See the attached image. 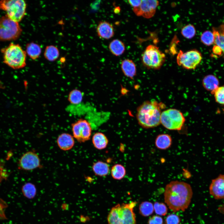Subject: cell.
I'll return each mask as SVG.
<instances>
[{"instance_id":"603a6c76","label":"cell","mask_w":224,"mask_h":224,"mask_svg":"<svg viewBox=\"0 0 224 224\" xmlns=\"http://www.w3.org/2000/svg\"><path fill=\"white\" fill-rule=\"evenodd\" d=\"M21 190L24 196L28 199H33L37 194L35 185L30 182H27L22 186Z\"/></svg>"},{"instance_id":"d6a6232c","label":"cell","mask_w":224,"mask_h":224,"mask_svg":"<svg viewBox=\"0 0 224 224\" xmlns=\"http://www.w3.org/2000/svg\"><path fill=\"white\" fill-rule=\"evenodd\" d=\"M180 219L177 215L170 214L168 215L165 220L166 224H179Z\"/></svg>"},{"instance_id":"836d02e7","label":"cell","mask_w":224,"mask_h":224,"mask_svg":"<svg viewBox=\"0 0 224 224\" xmlns=\"http://www.w3.org/2000/svg\"><path fill=\"white\" fill-rule=\"evenodd\" d=\"M148 224H163L162 218L158 216H153L149 219Z\"/></svg>"},{"instance_id":"5b68a950","label":"cell","mask_w":224,"mask_h":224,"mask_svg":"<svg viewBox=\"0 0 224 224\" xmlns=\"http://www.w3.org/2000/svg\"><path fill=\"white\" fill-rule=\"evenodd\" d=\"M26 4L23 0H4L0 1V9L6 12V15L16 22L20 21L26 12Z\"/></svg>"},{"instance_id":"277c9868","label":"cell","mask_w":224,"mask_h":224,"mask_svg":"<svg viewBox=\"0 0 224 224\" xmlns=\"http://www.w3.org/2000/svg\"><path fill=\"white\" fill-rule=\"evenodd\" d=\"M2 51L3 62L10 67L16 69L26 66V53L19 44L11 43Z\"/></svg>"},{"instance_id":"7a4b0ae2","label":"cell","mask_w":224,"mask_h":224,"mask_svg":"<svg viewBox=\"0 0 224 224\" xmlns=\"http://www.w3.org/2000/svg\"><path fill=\"white\" fill-rule=\"evenodd\" d=\"M165 108L162 103L155 100L146 101L137 109L136 117L139 124L143 128H154L161 124V109Z\"/></svg>"},{"instance_id":"7402d4cb","label":"cell","mask_w":224,"mask_h":224,"mask_svg":"<svg viewBox=\"0 0 224 224\" xmlns=\"http://www.w3.org/2000/svg\"><path fill=\"white\" fill-rule=\"evenodd\" d=\"M26 52L31 59L35 60L39 57L41 53V49L39 44L32 42L26 45Z\"/></svg>"},{"instance_id":"ac0fdd59","label":"cell","mask_w":224,"mask_h":224,"mask_svg":"<svg viewBox=\"0 0 224 224\" xmlns=\"http://www.w3.org/2000/svg\"><path fill=\"white\" fill-rule=\"evenodd\" d=\"M172 139L170 136L167 134H161L158 135L155 140L156 147L160 150H166L171 146Z\"/></svg>"},{"instance_id":"9a60e30c","label":"cell","mask_w":224,"mask_h":224,"mask_svg":"<svg viewBox=\"0 0 224 224\" xmlns=\"http://www.w3.org/2000/svg\"><path fill=\"white\" fill-rule=\"evenodd\" d=\"M96 31L98 36L104 39H109L114 35L113 26L105 21H101L99 22L96 28Z\"/></svg>"},{"instance_id":"cb8c5ba5","label":"cell","mask_w":224,"mask_h":224,"mask_svg":"<svg viewBox=\"0 0 224 224\" xmlns=\"http://www.w3.org/2000/svg\"><path fill=\"white\" fill-rule=\"evenodd\" d=\"M59 55V51L55 46L50 45L46 47L44 56L47 60L50 61H54L57 59Z\"/></svg>"},{"instance_id":"f546056e","label":"cell","mask_w":224,"mask_h":224,"mask_svg":"<svg viewBox=\"0 0 224 224\" xmlns=\"http://www.w3.org/2000/svg\"><path fill=\"white\" fill-rule=\"evenodd\" d=\"M201 42L205 45H210L214 42V37L213 33L207 30L203 32L201 35Z\"/></svg>"},{"instance_id":"e0dca14e","label":"cell","mask_w":224,"mask_h":224,"mask_svg":"<svg viewBox=\"0 0 224 224\" xmlns=\"http://www.w3.org/2000/svg\"><path fill=\"white\" fill-rule=\"evenodd\" d=\"M92 142L93 146L98 150H103L107 147L109 140L105 135L101 132L95 133L92 138Z\"/></svg>"},{"instance_id":"3957f363","label":"cell","mask_w":224,"mask_h":224,"mask_svg":"<svg viewBox=\"0 0 224 224\" xmlns=\"http://www.w3.org/2000/svg\"><path fill=\"white\" fill-rule=\"evenodd\" d=\"M137 202L117 204L111 209L107 217L108 224H136L134 208Z\"/></svg>"},{"instance_id":"8992f818","label":"cell","mask_w":224,"mask_h":224,"mask_svg":"<svg viewBox=\"0 0 224 224\" xmlns=\"http://www.w3.org/2000/svg\"><path fill=\"white\" fill-rule=\"evenodd\" d=\"M21 32L18 22L11 20L6 15L0 17V41L16 40Z\"/></svg>"},{"instance_id":"ba28073f","label":"cell","mask_w":224,"mask_h":224,"mask_svg":"<svg viewBox=\"0 0 224 224\" xmlns=\"http://www.w3.org/2000/svg\"><path fill=\"white\" fill-rule=\"evenodd\" d=\"M185 121L183 114L179 110L170 109L162 112L161 123L170 130H180Z\"/></svg>"},{"instance_id":"e575fe53","label":"cell","mask_w":224,"mask_h":224,"mask_svg":"<svg viewBox=\"0 0 224 224\" xmlns=\"http://www.w3.org/2000/svg\"><path fill=\"white\" fill-rule=\"evenodd\" d=\"M129 4L133 7V8H137L139 7L140 5L142 0H128Z\"/></svg>"},{"instance_id":"44dd1931","label":"cell","mask_w":224,"mask_h":224,"mask_svg":"<svg viewBox=\"0 0 224 224\" xmlns=\"http://www.w3.org/2000/svg\"><path fill=\"white\" fill-rule=\"evenodd\" d=\"M109 48L111 53L116 56L121 55L125 50V46L124 43L117 39H114L110 42Z\"/></svg>"},{"instance_id":"ab89813d","label":"cell","mask_w":224,"mask_h":224,"mask_svg":"<svg viewBox=\"0 0 224 224\" xmlns=\"http://www.w3.org/2000/svg\"><path fill=\"white\" fill-rule=\"evenodd\" d=\"M120 8L119 7H116L114 10V12L116 13H118L120 12Z\"/></svg>"},{"instance_id":"484cf974","label":"cell","mask_w":224,"mask_h":224,"mask_svg":"<svg viewBox=\"0 0 224 224\" xmlns=\"http://www.w3.org/2000/svg\"><path fill=\"white\" fill-rule=\"evenodd\" d=\"M83 94L80 90L75 89L72 90L68 96V100L73 105H77L82 100Z\"/></svg>"},{"instance_id":"6da1fadb","label":"cell","mask_w":224,"mask_h":224,"mask_svg":"<svg viewBox=\"0 0 224 224\" xmlns=\"http://www.w3.org/2000/svg\"><path fill=\"white\" fill-rule=\"evenodd\" d=\"M193 194L189 184L183 181H173L166 186L164 201L173 212L184 211L190 204Z\"/></svg>"},{"instance_id":"4dcf8cb0","label":"cell","mask_w":224,"mask_h":224,"mask_svg":"<svg viewBox=\"0 0 224 224\" xmlns=\"http://www.w3.org/2000/svg\"><path fill=\"white\" fill-rule=\"evenodd\" d=\"M155 213L161 216H165L167 212V208L166 205L162 203L156 202L153 205Z\"/></svg>"},{"instance_id":"1f68e13d","label":"cell","mask_w":224,"mask_h":224,"mask_svg":"<svg viewBox=\"0 0 224 224\" xmlns=\"http://www.w3.org/2000/svg\"><path fill=\"white\" fill-rule=\"evenodd\" d=\"M216 101L224 105V85L218 87L213 93Z\"/></svg>"},{"instance_id":"30bf717a","label":"cell","mask_w":224,"mask_h":224,"mask_svg":"<svg viewBox=\"0 0 224 224\" xmlns=\"http://www.w3.org/2000/svg\"><path fill=\"white\" fill-rule=\"evenodd\" d=\"M73 137L80 143L90 139L92 132L90 123L86 120L80 119L71 124Z\"/></svg>"},{"instance_id":"9c48e42d","label":"cell","mask_w":224,"mask_h":224,"mask_svg":"<svg viewBox=\"0 0 224 224\" xmlns=\"http://www.w3.org/2000/svg\"><path fill=\"white\" fill-rule=\"evenodd\" d=\"M202 59L201 54L196 50L184 53L180 50L177 56V63L179 66L187 69H194Z\"/></svg>"},{"instance_id":"52a82bcc","label":"cell","mask_w":224,"mask_h":224,"mask_svg":"<svg viewBox=\"0 0 224 224\" xmlns=\"http://www.w3.org/2000/svg\"><path fill=\"white\" fill-rule=\"evenodd\" d=\"M166 56L157 46L150 44L146 48L142 55L143 64L148 68L159 69L165 61Z\"/></svg>"},{"instance_id":"d590c367","label":"cell","mask_w":224,"mask_h":224,"mask_svg":"<svg viewBox=\"0 0 224 224\" xmlns=\"http://www.w3.org/2000/svg\"><path fill=\"white\" fill-rule=\"evenodd\" d=\"M213 51L214 54L217 55H221L222 52L221 48L216 45L214 46Z\"/></svg>"},{"instance_id":"83f0119b","label":"cell","mask_w":224,"mask_h":224,"mask_svg":"<svg viewBox=\"0 0 224 224\" xmlns=\"http://www.w3.org/2000/svg\"><path fill=\"white\" fill-rule=\"evenodd\" d=\"M222 31L221 32H219L214 28L213 29L212 33L214 37V43L219 47L221 49L222 52L224 53V25L222 28Z\"/></svg>"},{"instance_id":"8fae6325","label":"cell","mask_w":224,"mask_h":224,"mask_svg":"<svg viewBox=\"0 0 224 224\" xmlns=\"http://www.w3.org/2000/svg\"><path fill=\"white\" fill-rule=\"evenodd\" d=\"M19 169L31 170L43 167L38 154L33 150L26 152L21 156L18 163Z\"/></svg>"},{"instance_id":"d4e9b609","label":"cell","mask_w":224,"mask_h":224,"mask_svg":"<svg viewBox=\"0 0 224 224\" xmlns=\"http://www.w3.org/2000/svg\"><path fill=\"white\" fill-rule=\"evenodd\" d=\"M111 174L114 179L121 180L125 176L126 170L124 167L122 165L120 164H116L112 167Z\"/></svg>"},{"instance_id":"2e32d148","label":"cell","mask_w":224,"mask_h":224,"mask_svg":"<svg viewBox=\"0 0 224 224\" xmlns=\"http://www.w3.org/2000/svg\"><path fill=\"white\" fill-rule=\"evenodd\" d=\"M121 68L124 74L131 79H133L136 74V65L132 60L126 59L121 63Z\"/></svg>"},{"instance_id":"74e56055","label":"cell","mask_w":224,"mask_h":224,"mask_svg":"<svg viewBox=\"0 0 224 224\" xmlns=\"http://www.w3.org/2000/svg\"><path fill=\"white\" fill-rule=\"evenodd\" d=\"M218 209L220 212L224 214V204L219 206Z\"/></svg>"},{"instance_id":"4fadbf2b","label":"cell","mask_w":224,"mask_h":224,"mask_svg":"<svg viewBox=\"0 0 224 224\" xmlns=\"http://www.w3.org/2000/svg\"><path fill=\"white\" fill-rule=\"evenodd\" d=\"M210 194L217 200L224 199V174L212 180L209 186Z\"/></svg>"},{"instance_id":"5bb4252c","label":"cell","mask_w":224,"mask_h":224,"mask_svg":"<svg viewBox=\"0 0 224 224\" xmlns=\"http://www.w3.org/2000/svg\"><path fill=\"white\" fill-rule=\"evenodd\" d=\"M57 143L59 148L63 151H67L72 149L75 144L73 136L67 133L60 134L57 139Z\"/></svg>"},{"instance_id":"4316f807","label":"cell","mask_w":224,"mask_h":224,"mask_svg":"<svg viewBox=\"0 0 224 224\" xmlns=\"http://www.w3.org/2000/svg\"><path fill=\"white\" fill-rule=\"evenodd\" d=\"M154 211L153 205L149 202L141 203L139 206V213L143 216L147 217L153 213Z\"/></svg>"},{"instance_id":"f1b7e54d","label":"cell","mask_w":224,"mask_h":224,"mask_svg":"<svg viewBox=\"0 0 224 224\" xmlns=\"http://www.w3.org/2000/svg\"><path fill=\"white\" fill-rule=\"evenodd\" d=\"M195 29L193 25L189 24L184 26L182 29L181 33L185 38L191 39L194 37L196 34Z\"/></svg>"},{"instance_id":"f35d334b","label":"cell","mask_w":224,"mask_h":224,"mask_svg":"<svg viewBox=\"0 0 224 224\" xmlns=\"http://www.w3.org/2000/svg\"><path fill=\"white\" fill-rule=\"evenodd\" d=\"M3 172V169L0 166V182L1 181L2 178L5 177V176H4L5 174H4V172Z\"/></svg>"},{"instance_id":"d6986e66","label":"cell","mask_w":224,"mask_h":224,"mask_svg":"<svg viewBox=\"0 0 224 224\" xmlns=\"http://www.w3.org/2000/svg\"><path fill=\"white\" fill-rule=\"evenodd\" d=\"M92 170L95 174L99 176H104L109 173L110 168L108 164L101 161H98L93 163Z\"/></svg>"},{"instance_id":"ffe728a7","label":"cell","mask_w":224,"mask_h":224,"mask_svg":"<svg viewBox=\"0 0 224 224\" xmlns=\"http://www.w3.org/2000/svg\"><path fill=\"white\" fill-rule=\"evenodd\" d=\"M204 87L207 90L211 91L213 94L214 91L218 87L219 81L217 78L212 75L206 76L202 81Z\"/></svg>"},{"instance_id":"8d00e7d4","label":"cell","mask_w":224,"mask_h":224,"mask_svg":"<svg viewBox=\"0 0 224 224\" xmlns=\"http://www.w3.org/2000/svg\"><path fill=\"white\" fill-rule=\"evenodd\" d=\"M61 207L62 210H67L68 209L69 206L68 204L66 203H63L62 204Z\"/></svg>"},{"instance_id":"7c38bea8","label":"cell","mask_w":224,"mask_h":224,"mask_svg":"<svg viewBox=\"0 0 224 224\" xmlns=\"http://www.w3.org/2000/svg\"><path fill=\"white\" fill-rule=\"evenodd\" d=\"M159 4V2L157 0H142L141 3L139 7L133 8V11L137 16L150 18L154 15Z\"/></svg>"}]
</instances>
